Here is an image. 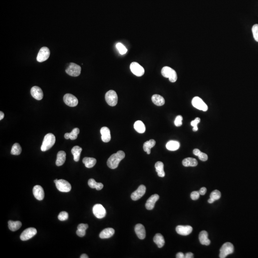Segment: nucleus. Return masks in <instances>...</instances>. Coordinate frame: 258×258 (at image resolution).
Segmentation results:
<instances>
[{
    "label": "nucleus",
    "instance_id": "50",
    "mask_svg": "<svg viewBox=\"0 0 258 258\" xmlns=\"http://www.w3.org/2000/svg\"><path fill=\"white\" fill-rule=\"evenodd\" d=\"M176 257L177 258H185V255L182 252H178L177 254Z\"/></svg>",
    "mask_w": 258,
    "mask_h": 258
},
{
    "label": "nucleus",
    "instance_id": "36",
    "mask_svg": "<svg viewBox=\"0 0 258 258\" xmlns=\"http://www.w3.org/2000/svg\"><path fill=\"white\" fill-rule=\"evenodd\" d=\"M221 193L219 190H215L211 192L210 195V198L213 200L214 201H215L217 200H218L220 199L221 197Z\"/></svg>",
    "mask_w": 258,
    "mask_h": 258
},
{
    "label": "nucleus",
    "instance_id": "21",
    "mask_svg": "<svg viewBox=\"0 0 258 258\" xmlns=\"http://www.w3.org/2000/svg\"><path fill=\"white\" fill-rule=\"evenodd\" d=\"M199 240L201 244L208 246L210 244V240L208 238V233L206 231L200 232L199 235Z\"/></svg>",
    "mask_w": 258,
    "mask_h": 258
},
{
    "label": "nucleus",
    "instance_id": "28",
    "mask_svg": "<svg viewBox=\"0 0 258 258\" xmlns=\"http://www.w3.org/2000/svg\"><path fill=\"white\" fill-rule=\"evenodd\" d=\"M182 164L185 167H189V166L195 167L197 165L198 163L196 159L188 157L183 160Z\"/></svg>",
    "mask_w": 258,
    "mask_h": 258
},
{
    "label": "nucleus",
    "instance_id": "44",
    "mask_svg": "<svg viewBox=\"0 0 258 258\" xmlns=\"http://www.w3.org/2000/svg\"><path fill=\"white\" fill-rule=\"evenodd\" d=\"M198 157H199V159L202 161H206L208 159V155L205 154V153H202V152H201Z\"/></svg>",
    "mask_w": 258,
    "mask_h": 258
},
{
    "label": "nucleus",
    "instance_id": "2",
    "mask_svg": "<svg viewBox=\"0 0 258 258\" xmlns=\"http://www.w3.org/2000/svg\"><path fill=\"white\" fill-rule=\"evenodd\" d=\"M56 142V137L54 134L49 133L44 137L41 150L42 151H46L53 147Z\"/></svg>",
    "mask_w": 258,
    "mask_h": 258
},
{
    "label": "nucleus",
    "instance_id": "52",
    "mask_svg": "<svg viewBox=\"0 0 258 258\" xmlns=\"http://www.w3.org/2000/svg\"><path fill=\"white\" fill-rule=\"evenodd\" d=\"M64 137L65 138V139H67V140L69 139V133H65Z\"/></svg>",
    "mask_w": 258,
    "mask_h": 258
},
{
    "label": "nucleus",
    "instance_id": "5",
    "mask_svg": "<svg viewBox=\"0 0 258 258\" xmlns=\"http://www.w3.org/2000/svg\"><path fill=\"white\" fill-rule=\"evenodd\" d=\"M234 252V246L230 242H226L220 248L219 257L220 258H226L228 255L233 253Z\"/></svg>",
    "mask_w": 258,
    "mask_h": 258
},
{
    "label": "nucleus",
    "instance_id": "46",
    "mask_svg": "<svg viewBox=\"0 0 258 258\" xmlns=\"http://www.w3.org/2000/svg\"><path fill=\"white\" fill-rule=\"evenodd\" d=\"M76 233H77V235L80 237H83L86 235V231H81V230L78 229L76 231Z\"/></svg>",
    "mask_w": 258,
    "mask_h": 258
},
{
    "label": "nucleus",
    "instance_id": "32",
    "mask_svg": "<svg viewBox=\"0 0 258 258\" xmlns=\"http://www.w3.org/2000/svg\"><path fill=\"white\" fill-rule=\"evenodd\" d=\"M155 143L156 142L153 139H151L148 141L146 142L143 144V150L147 153L148 154H150L151 153V149L154 146Z\"/></svg>",
    "mask_w": 258,
    "mask_h": 258
},
{
    "label": "nucleus",
    "instance_id": "20",
    "mask_svg": "<svg viewBox=\"0 0 258 258\" xmlns=\"http://www.w3.org/2000/svg\"><path fill=\"white\" fill-rule=\"evenodd\" d=\"M135 231L138 237L141 240L145 239L146 236V231L144 226L141 224H138L135 227Z\"/></svg>",
    "mask_w": 258,
    "mask_h": 258
},
{
    "label": "nucleus",
    "instance_id": "1",
    "mask_svg": "<svg viewBox=\"0 0 258 258\" xmlns=\"http://www.w3.org/2000/svg\"><path fill=\"white\" fill-rule=\"evenodd\" d=\"M125 154L123 151H119L113 154L107 161V165L110 168L114 169L118 167L119 163L124 158Z\"/></svg>",
    "mask_w": 258,
    "mask_h": 258
},
{
    "label": "nucleus",
    "instance_id": "53",
    "mask_svg": "<svg viewBox=\"0 0 258 258\" xmlns=\"http://www.w3.org/2000/svg\"><path fill=\"white\" fill-rule=\"evenodd\" d=\"M80 258H88V257L86 254H83L80 257Z\"/></svg>",
    "mask_w": 258,
    "mask_h": 258
},
{
    "label": "nucleus",
    "instance_id": "14",
    "mask_svg": "<svg viewBox=\"0 0 258 258\" xmlns=\"http://www.w3.org/2000/svg\"><path fill=\"white\" fill-rule=\"evenodd\" d=\"M146 187L144 185L139 186L136 190L132 193L131 195V199L134 201L138 200L143 196L145 193Z\"/></svg>",
    "mask_w": 258,
    "mask_h": 258
},
{
    "label": "nucleus",
    "instance_id": "54",
    "mask_svg": "<svg viewBox=\"0 0 258 258\" xmlns=\"http://www.w3.org/2000/svg\"><path fill=\"white\" fill-rule=\"evenodd\" d=\"M214 202H215L212 199H209V200H208V202L209 203H210V204H212V203H213Z\"/></svg>",
    "mask_w": 258,
    "mask_h": 258
},
{
    "label": "nucleus",
    "instance_id": "48",
    "mask_svg": "<svg viewBox=\"0 0 258 258\" xmlns=\"http://www.w3.org/2000/svg\"><path fill=\"white\" fill-rule=\"evenodd\" d=\"M185 258H194V254L192 252H188L186 253L185 255Z\"/></svg>",
    "mask_w": 258,
    "mask_h": 258
},
{
    "label": "nucleus",
    "instance_id": "22",
    "mask_svg": "<svg viewBox=\"0 0 258 258\" xmlns=\"http://www.w3.org/2000/svg\"><path fill=\"white\" fill-rule=\"evenodd\" d=\"M114 229L113 228H106L103 229V231L100 233V237L101 239H108L111 237L114 234Z\"/></svg>",
    "mask_w": 258,
    "mask_h": 258
},
{
    "label": "nucleus",
    "instance_id": "16",
    "mask_svg": "<svg viewBox=\"0 0 258 258\" xmlns=\"http://www.w3.org/2000/svg\"><path fill=\"white\" fill-rule=\"evenodd\" d=\"M33 192L34 197L40 201L44 199L45 193H44V189L41 186L39 185L34 186Z\"/></svg>",
    "mask_w": 258,
    "mask_h": 258
},
{
    "label": "nucleus",
    "instance_id": "41",
    "mask_svg": "<svg viewBox=\"0 0 258 258\" xmlns=\"http://www.w3.org/2000/svg\"><path fill=\"white\" fill-rule=\"evenodd\" d=\"M68 214L65 211H62V212H60L59 216H58V218H59V220L62 221L67 220L68 219Z\"/></svg>",
    "mask_w": 258,
    "mask_h": 258
},
{
    "label": "nucleus",
    "instance_id": "8",
    "mask_svg": "<svg viewBox=\"0 0 258 258\" xmlns=\"http://www.w3.org/2000/svg\"><path fill=\"white\" fill-rule=\"evenodd\" d=\"M192 104L195 108L199 110L204 111L208 110V106L203 101V100L199 97H195L192 99Z\"/></svg>",
    "mask_w": 258,
    "mask_h": 258
},
{
    "label": "nucleus",
    "instance_id": "25",
    "mask_svg": "<svg viewBox=\"0 0 258 258\" xmlns=\"http://www.w3.org/2000/svg\"><path fill=\"white\" fill-rule=\"evenodd\" d=\"M154 241L156 243L159 248H161L164 246L165 243L164 238L163 235L160 233H157L155 235L154 237Z\"/></svg>",
    "mask_w": 258,
    "mask_h": 258
},
{
    "label": "nucleus",
    "instance_id": "42",
    "mask_svg": "<svg viewBox=\"0 0 258 258\" xmlns=\"http://www.w3.org/2000/svg\"><path fill=\"white\" fill-rule=\"evenodd\" d=\"M183 117L181 115H178L176 117L174 120V124L177 127H179L182 125Z\"/></svg>",
    "mask_w": 258,
    "mask_h": 258
},
{
    "label": "nucleus",
    "instance_id": "12",
    "mask_svg": "<svg viewBox=\"0 0 258 258\" xmlns=\"http://www.w3.org/2000/svg\"><path fill=\"white\" fill-rule=\"evenodd\" d=\"M64 101L65 104L69 107H75L78 104V100L76 97L71 94H66L63 97Z\"/></svg>",
    "mask_w": 258,
    "mask_h": 258
},
{
    "label": "nucleus",
    "instance_id": "39",
    "mask_svg": "<svg viewBox=\"0 0 258 258\" xmlns=\"http://www.w3.org/2000/svg\"><path fill=\"white\" fill-rule=\"evenodd\" d=\"M252 32L254 38L256 42H258V24H255L252 28Z\"/></svg>",
    "mask_w": 258,
    "mask_h": 258
},
{
    "label": "nucleus",
    "instance_id": "38",
    "mask_svg": "<svg viewBox=\"0 0 258 258\" xmlns=\"http://www.w3.org/2000/svg\"><path fill=\"white\" fill-rule=\"evenodd\" d=\"M116 47L121 55H124V54H126L127 52V49L125 47V46L120 43H118V44H117Z\"/></svg>",
    "mask_w": 258,
    "mask_h": 258
},
{
    "label": "nucleus",
    "instance_id": "55",
    "mask_svg": "<svg viewBox=\"0 0 258 258\" xmlns=\"http://www.w3.org/2000/svg\"><path fill=\"white\" fill-rule=\"evenodd\" d=\"M57 181H58V179H56V180H54V183H56V182Z\"/></svg>",
    "mask_w": 258,
    "mask_h": 258
},
{
    "label": "nucleus",
    "instance_id": "40",
    "mask_svg": "<svg viewBox=\"0 0 258 258\" xmlns=\"http://www.w3.org/2000/svg\"><path fill=\"white\" fill-rule=\"evenodd\" d=\"M200 122V119L199 117H197L194 120L192 121L191 125L193 127V131L194 132H196L198 130L197 124H199Z\"/></svg>",
    "mask_w": 258,
    "mask_h": 258
},
{
    "label": "nucleus",
    "instance_id": "49",
    "mask_svg": "<svg viewBox=\"0 0 258 258\" xmlns=\"http://www.w3.org/2000/svg\"><path fill=\"white\" fill-rule=\"evenodd\" d=\"M201 152V151L198 149H195L194 150H193V154H195V155H196V156H199V155L200 154Z\"/></svg>",
    "mask_w": 258,
    "mask_h": 258
},
{
    "label": "nucleus",
    "instance_id": "34",
    "mask_svg": "<svg viewBox=\"0 0 258 258\" xmlns=\"http://www.w3.org/2000/svg\"><path fill=\"white\" fill-rule=\"evenodd\" d=\"M134 128L136 131L140 133H142L145 131V126L141 120H137L134 123Z\"/></svg>",
    "mask_w": 258,
    "mask_h": 258
},
{
    "label": "nucleus",
    "instance_id": "43",
    "mask_svg": "<svg viewBox=\"0 0 258 258\" xmlns=\"http://www.w3.org/2000/svg\"><path fill=\"white\" fill-rule=\"evenodd\" d=\"M200 195L199 191H193L191 194V198L193 200H196L199 198Z\"/></svg>",
    "mask_w": 258,
    "mask_h": 258
},
{
    "label": "nucleus",
    "instance_id": "31",
    "mask_svg": "<svg viewBox=\"0 0 258 258\" xmlns=\"http://www.w3.org/2000/svg\"><path fill=\"white\" fill-rule=\"evenodd\" d=\"M83 163L85 164L86 167L91 168L93 167L96 164L97 160L95 158L91 157H85L83 159Z\"/></svg>",
    "mask_w": 258,
    "mask_h": 258
},
{
    "label": "nucleus",
    "instance_id": "33",
    "mask_svg": "<svg viewBox=\"0 0 258 258\" xmlns=\"http://www.w3.org/2000/svg\"><path fill=\"white\" fill-rule=\"evenodd\" d=\"M88 185L91 188H96L97 190H100L103 187L102 183L96 182L95 180L92 178L88 180Z\"/></svg>",
    "mask_w": 258,
    "mask_h": 258
},
{
    "label": "nucleus",
    "instance_id": "13",
    "mask_svg": "<svg viewBox=\"0 0 258 258\" xmlns=\"http://www.w3.org/2000/svg\"><path fill=\"white\" fill-rule=\"evenodd\" d=\"M93 213L94 216L97 218H104L106 215V211L101 204H96L93 208Z\"/></svg>",
    "mask_w": 258,
    "mask_h": 258
},
{
    "label": "nucleus",
    "instance_id": "45",
    "mask_svg": "<svg viewBox=\"0 0 258 258\" xmlns=\"http://www.w3.org/2000/svg\"><path fill=\"white\" fill-rule=\"evenodd\" d=\"M88 227V225L87 224H80L78 226V229L81 231H86Z\"/></svg>",
    "mask_w": 258,
    "mask_h": 258
},
{
    "label": "nucleus",
    "instance_id": "29",
    "mask_svg": "<svg viewBox=\"0 0 258 258\" xmlns=\"http://www.w3.org/2000/svg\"><path fill=\"white\" fill-rule=\"evenodd\" d=\"M166 147L167 150L171 151H177L180 147V143L176 141H170L166 143Z\"/></svg>",
    "mask_w": 258,
    "mask_h": 258
},
{
    "label": "nucleus",
    "instance_id": "30",
    "mask_svg": "<svg viewBox=\"0 0 258 258\" xmlns=\"http://www.w3.org/2000/svg\"><path fill=\"white\" fill-rule=\"evenodd\" d=\"M22 224L20 221H14L12 220H9L8 221V227L12 231H15L18 230L22 226Z\"/></svg>",
    "mask_w": 258,
    "mask_h": 258
},
{
    "label": "nucleus",
    "instance_id": "3",
    "mask_svg": "<svg viewBox=\"0 0 258 258\" xmlns=\"http://www.w3.org/2000/svg\"><path fill=\"white\" fill-rule=\"evenodd\" d=\"M161 73L163 77L168 78L171 82H175L177 79V75L176 71L170 67H164L162 69Z\"/></svg>",
    "mask_w": 258,
    "mask_h": 258
},
{
    "label": "nucleus",
    "instance_id": "6",
    "mask_svg": "<svg viewBox=\"0 0 258 258\" xmlns=\"http://www.w3.org/2000/svg\"><path fill=\"white\" fill-rule=\"evenodd\" d=\"M81 71V67L78 65L74 63H70L68 67L65 70V72L68 75L72 77H78L79 76Z\"/></svg>",
    "mask_w": 258,
    "mask_h": 258
},
{
    "label": "nucleus",
    "instance_id": "15",
    "mask_svg": "<svg viewBox=\"0 0 258 258\" xmlns=\"http://www.w3.org/2000/svg\"><path fill=\"white\" fill-rule=\"evenodd\" d=\"M193 228L190 226L179 225L176 228V231L178 234L182 236H187L191 233Z\"/></svg>",
    "mask_w": 258,
    "mask_h": 258
},
{
    "label": "nucleus",
    "instance_id": "11",
    "mask_svg": "<svg viewBox=\"0 0 258 258\" xmlns=\"http://www.w3.org/2000/svg\"><path fill=\"white\" fill-rule=\"evenodd\" d=\"M50 52L49 48L47 47H43L40 49L38 52L37 56V60L39 62H43L48 59L49 57Z\"/></svg>",
    "mask_w": 258,
    "mask_h": 258
},
{
    "label": "nucleus",
    "instance_id": "51",
    "mask_svg": "<svg viewBox=\"0 0 258 258\" xmlns=\"http://www.w3.org/2000/svg\"><path fill=\"white\" fill-rule=\"evenodd\" d=\"M5 117V114L2 111H0V120H2Z\"/></svg>",
    "mask_w": 258,
    "mask_h": 258
},
{
    "label": "nucleus",
    "instance_id": "18",
    "mask_svg": "<svg viewBox=\"0 0 258 258\" xmlns=\"http://www.w3.org/2000/svg\"><path fill=\"white\" fill-rule=\"evenodd\" d=\"M159 199V196L157 194L151 195L146 201L145 207L148 210H152L154 207L155 204Z\"/></svg>",
    "mask_w": 258,
    "mask_h": 258
},
{
    "label": "nucleus",
    "instance_id": "26",
    "mask_svg": "<svg viewBox=\"0 0 258 258\" xmlns=\"http://www.w3.org/2000/svg\"><path fill=\"white\" fill-rule=\"evenodd\" d=\"M82 149L78 146H75L71 150V153L73 155L74 160L75 162H78L80 159V154Z\"/></svg>",
    "mask_w": 258,
    "mask_h": 258
},
{
    "label": "nucleus",
    "instance_id": "7",
    "mask_svg": "<svg viewBox=\"0 0 258 258\" xmlns=\"http://www.w3.org/2000/svg\"><path fill=\"white\" fill-rule=\"evenodd\" d=\"M56 185L57 189L62 192H69L71 190L70 183L64 179L58 180L56 183Z\"/></svg>",
    "mask_w": 258,
    "mask_h": 258
},
{
    "label": "nucleus",
    "instance_id": "4",
    "mask_svg": "<svg viewBox=\"0 0 258 258\" xmlns=\"http://www.w3.org/2000/svg\"><path fill=\"white\" fill-rule=\"evenodd\" d=\"M105 100L109 105L113 107L116 106L118 100L116 92L113 90L108 91L105 94Z\"/></svg>",
    "mask_w": 258,
    "mask_h": 258
},
{
    "label": "nucleus",
    "instance_id": "23",
    "mask_svg": "<svg viewBox=\"0 0 258 258\" xmlns=\"http://www.w3.org/2000/svg\"><path fill=\"white\" fill-rule=\"evenodd\" d=\"M66 159V154L64 151H61L57 153L56 165L58 166H61L64 164Z\"/></svg>",
    "mask_w": 258,
    "mask_h": 258
},
{
    "label": "nucleus",
    "instance_id": "37",
    "mask_svg": "<svg viewBox=\"0 0 258 258\" xmlns=\"http://www.w3.org/2000/svg\"><path fill=\"white\" fill-rule=\"evenodd\" d=\"M79 133V129L78 128L74 129L71 132L69 133V139L71 140H76Z\"/></svg>",
    "mask_w": 258,
    "mask_h": 258
},
{
    "label": "nucleus",
    "instance_id": "27",
    "mask_svg": "<svg viewBox=\"0 0 258 258\" xmlns=\"http://www.w3.org/2000/svg\"><path fill=\"white\" fill-rule=\"evenodd\" d=\"M164 165L162 162L158 161L156 162L155 164V168L156 169L158 176L161 177H164L165 176V172L164 170Z\"/></svg>",
    "mask_w": 258,
    "mask_h": 258
},
{
    "label": "nucleus",
    "instance_id": "24",
    "mask_svg": "<svg viewBox=\"0 0 258 258\" xmlns=\"http://www.w3.org/2000/svg\"><path fill=\"white\" fill-rule=\"evenodd\" d=\"M151 100L153 103L155 105L158 106H161L164 105L165 103V100L164 98L160 95L158 94H154L151 97Z\"/></svg>",
    "mask_w": 258,
    "mask_h": 258
},
{
    "label": "nucleus",
    "instance_id": "9",
    "mask_svg": "<svg viewBox=\"0 0 258 258\" xmlns=\"http://www.w3.org/2000/svg\"><path fill=\"white\" fill-rule=\"evenodd\" d=\"M132 72L137 77H141L145 74V69L137 62H132L130 65Z\"/></svg>",
    "mask_w": 258,
    "mask_h": 258
},
{
    "label": "nucleus",
    "instance_id": "17",
    "mask_svg": "<svg viewBox=\"0 0 258 258\" xmlns=\"http://www.w3.org/2000/svg\"><path fill=\"white\" fill-rule=\"evenodd\" d=\"M31 95L36 100H41L44 96L43 92L41 88L38 86H34L31 90Z\"/></svg>",
    "mask_w": 258,
    "mask_h": 258
},
{
    "label": "nucleus",
    "instance_id": "47",
    "mask_svg": "<svg viewBox=\"0 0 258 258\" xmlns=\"http://www.w3.org/2000/svg\"><path fill=\"white\" fill-rule=\"evenodd\" d=\"M206 188L205 187H202V188H201L200 189V190L199 191V192L200 195H205V193L206 192Z\"/></svg>",
    "mask_w": 258,
    "mask_h": 258
},
{
    "label": "nucleus",
    "instance_id": "35",
    "mask_svg": "<svg viewBox=\"0 0 258 258\" xmlns=\"http://www.w3.org/2000/svg\"><path fill=\"white\" fill-rule=\"evenodd\" d=\"M22 152V148L18 143H15L13 145L11 148V154L18 155Z\"/></svg>",
    "mask_w": 258,
    "mask_h": 258
},
{
    "label": "nucleus",
    "instance_id": "19",
    "mask_svg": "<svg viewBox=\"0 0 258 258\" xmlns=\"http://www.w3.org/2000/svg\"><path fill=\"white\" fill-rule=\"evenodd\" d=\"M101 139L104 142H108L111 140L110 130L107 127H103L100 129Z\"/></svg>",
    "mask_w": 258,
    "mask_h": 258
},
{
    "label": "nucleus",
    "instance_id": "10",
    "mask_svg": "<svg viewBox=\"0 0 258 258\" xmlns=\"http://www.w3.org/2000/svg\"><path fill=\"white\" fill-rule=\"evenodd\" d=\"M37 230L34 228H29L25 229L20 236L22 240L26 241L32 238L37 234Z\"/></svg>",
    "mask_w": 258,
    "mask_h": 258
}]
</instances>
